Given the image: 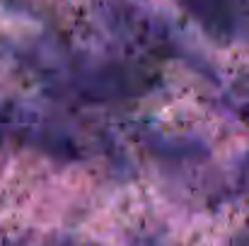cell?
Segmentation results:
<instances>
[{"label": "cell", "instance_id": "1", "mask_svg": "<svg viewBox=\"0 0 249 246\" xmlns=\"http://www.w3.org/2000/svg\"><path fill=\"white\" fill-rule=\"evenodd\" d=\"M29 66L53 84L71 87L89 97H124L150 87V73L131 61L102 58L94 53H68L58 46H36Z\"/></svg>", "mask_w": 249, "mask_h": 246}, {"label": "cell", "instance_id": "3", "mask_svg": "<svg viewBox=\"0 0 249 246\" xmlns=\"http://www.w3.org/2000/svg\"><path fill=\"white\" fill-rule=\"evenodd\" d=\"M230 246H249V227H245V230H242V232L232 239V244H230Z\"/></svg>", "mask_w": 249, "mask_h": 246}, {"label": "cell", "instance_id": "2", "mask_svg": "<svg viewBox=\"0 0 249 246\" xmlns=\"http://www.w3.org/2000/svg\"><path fill=\"white\" fill-rule=\"evenodd\" d=\"M181 5L218 39H232L249 27V0H181Z\"/></svg>", "mask_w": 249, "mask_h": 246}]
</instances>
